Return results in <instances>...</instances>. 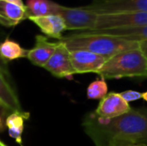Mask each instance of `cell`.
<instances>
[{
	"label": "cell",
	"mask_w": 147,
	"mask_h": 146,
	"mask_svg": "<svg viewBox=\"0 0 147 146\" xmlns=\"http://www.w3.org/2000/svg\"><path fill=\"white\" fill-rule=\"evenodd\" d=\"M83 127L96 146H147V118L136 108L114 119L88 114Z\"/></svg>",
	"instance_id": "cell-1"
},
{
	"label": "cell",
	"mask_w": 147,
	"mask_h": 146,
	"mask_svg": "<svg viewBox=\"0 0 147 146\" xmlns=\"http://www.w3.org/2000/svg\"><path fill=\"white\" fill-rule=\"evenodd\" d=\"M60 41L66 46L69 51L85 50L108 59L125 51L140 48L139 42L137 41L115 36L85 34L82 32L63 37Z\"/></svg>",
	"instance_id": "cell-2"
},
{
	"label": "cell",
	"mask_w": 147,
	"mask_h": 146,
	"mask_svg": "<svg viewBox=\"0 0 147 146\" xmlns=\"http://www.w3.org/2000/svg\"><path fill=\"white\" fill-rule=\"evenodd\" d=\"M97 74L104 79L147 77V58L140 48L125 51L109 59Z\"/></svg>",
	"instance_id": "cell-3"
},
{
	"label": "cell",
	"mask_w": 147,
	"mask_h": 146,
	"mask_svg": "<svg viewBox=\"0 0 147 146\" xmlns=\"http://www.w3.org/2000/svg\"><path fill=\"white\" fill-rule=\"evenodd\" d=\"M147 25V12H118L98 14L94 30Z\"/></svg>",
	"instance_id": "cell-4"
},
{
	"label": "cell",
	"mask_w": 147,
	"mask_h": 146,
	"mask_svg": "<svg viewBox=\"0 0 147 146\" xmlns=\"http://www.w3.org/2000/svg\"><path fill=\"white\" fill-rule=\"evenodd\" d=\"M59 15L63 17L66 30L90 31L96 28L98 14L84 7L70 8L62 6Z\"/></svg>",
	"instance_id": "cell-5"
},
{
	"label": "cell",
	"mask_w": 147,
	"mask_h": 146,
	"mask_svg": "<svg viewBox=\"0 0 147 146\" xmlns=\"http://www.w3.org/2000/svg\"><path fill=\"white\" fill-rule=\"evenodd\" d=\"M84 7L97 14L147 12V0H93Z\"/></svg>",
	"instance_id": "cell-6"
},
{
	"label": "cell",
	"mask_w": 147,
	"mask_h": 146,
	"mask_svg": "<svg viewBox=\"0 0 147 146\" xmlns=\"http://www.w3.org/2000/svg\"><path fill=\"white\" fill-rule=\"evenodd\" d=\"M70 57L76 74L98 73L109 59L106 57L85 50H71L70 51Z\"/></svg>",
	"instance_id": "cell-7"
},
{
	"label": "cell",
	"mask_w": 147,
	"mask_h": 146,
	"mask_svg": "<svg viewBox=\"0 0 147 146\" xmlns=\"http://www.w3.org/2000/svg\"><path fill=\"white\" fill-rule=\"evenodd\" d=\"M59 42L57 49L43 68L57 77H71L76 74V71L71 61L70 51L62 41Z\"/></svg>",
	"instance_id": "cell-8"
},
{
	"label": "cell",
	"mask_w": 147,
	"mask_h": 146,
	"mask_svg": "<svg viewBox=\"0 0 147 146\" xmlns=\"http://www.w3.org/2000/svg\"><path fill=\"white\" fill-rule=\"evenodd\" d=\"M85 34H102L122 38L125 40H134L139 42L140 49L147 58V25L130 28H119L102 30H90V31H81Z\"/></svg>",
	"instance_id": "cell-9"
},
{
	"label": "cell",
	"mask_w": 147,
	"mask_h": 146,
	"mask_svg": "<svg viewBox=\"0 0 147 146\" xmlns=\"http://www.w3.org/2000/svg\"><path fill=\"white\" fill-rule=\"evenodd\" d=\"M131 107L120 95L111 92L107 94L99 102L95 114L102 119H114L128 113Z\"/></svg>",
	"instance_id": "cell-10"
},
{
	"label": "cell",
	"mask_w": 147,
	"mask_h": 146,
	"mask_svg": "<svg viewBox=\"0 0 147 146\" xmlns=\"http://www.w3.org/2000/svg\"><path fill=\"white\" fill-rule=\"evenodd\" d=\"M59 42H50L47 37L40 34L35 36L34 46L28 50L27 58L34 65L44 67L54 53Z\"/></svg>",
	"instance_id": "cell-11"
},
{
	"label": "cell",
	"mask_w": 147,
	"mask_h": 146,
	"mask_svg": "<svg viewBox=\"0 0 147 146\" xmlns=\"http://www.w3.org/2000/svg\"><path fill=\"white\" fill-rule=\"evenodd\" d=\"M28 20L34 22L47 37L58 39L59 40L63 38L62 34L66 30L65 22L60 15L29 16Z\"/></svg>",
	"instance_id": "cell-12"
},
{
	"label": "cell",
	"mask_w": 147,
	"mask_h": 146,
	"mask_svg": "<svg viewBox=\"0 0 147 146\" xmlns=\"http://www.w3.org/2000/svg\"><path fill=\"white\" fill-rule=\"evenodd\" d=\"M29 13L25 5H18L0 0V24L10 28L28 19Z\"/></svg>",
	"instance_id": "cell-13"
},
{
	"label": "cell",
	"mask_w": 147,
	"mask_h": 146,
	"mask_svg": "<svg viewBox=\"0 0 147 146\" xmlns=\"http://www.w3.org/2000/svg\"><path fill=\"white\" fill-rule=\"evenodd\" d=\"M29 16H42L49 15H59L63 5L51 0H27Z\"/></svg>",
	"instance_id": "cell-14"
},
{
	"label": "cell",
	"mask_w": 147,
	"mask_h": 146,
	"mask_svg": "<svg viewBox=\"0 0 147 146\" xmlns=\"http://www.w3.org/2000/svg\"><path fill=\"white\" fill-rule=\"evenodd\" d=\"M5 74L0 71V101L13 113L22 112V108L18 97L7 82Z\"/></svg>",
	"instance_id": "cell-15"
},
{
	"label": "cell",
	"mask_w": 147,
	"mask_h": 146,
	"mask_svg": "<svg viewBox=\"0 0 147 146\" xmlns=\"http://www.w3.org/2000/svg\"><path fill=\"white\" fill-rule=\"evenodd\" d=\"M29 117L28 113L13 112L6 119V127L8 128L9 135L14 139L19 145L22 146V135L24 128V120Z\"/></svg>",
	"instance_id": "cell-16"
},
{
	"label": "cell",
	"mask_w": 147,
	"mask_h": 146,
	"mask_svg": "<svg viewBox=\"0 0 147 146\" xmlns=\"http://www.w3.org/2000/svg\"><path fill=\"white\" fill-rule=\"evenodd\" d=\"M28 52V50L12 40L6 39L0 43V57L7 63L14 59L27 58Z\"/></svg>",
	"instance_id": "cell-17"
},
{
	"label": "cell",
	"mask_w": 147,
	"mask_h": 146,
	"mask_svg": "<svg viewBox=\"0 0 147 146\" xmlns=\"http://www.w3.org/2000/svg\"><path fill=\"white\" fill-rule=\"evenodd\" d=\"M108 93V85L104 78L93 81L87 89V97L92 100H102Z\"/></svg>",
	"instance_id": "cell-18"
},
{
	"label": "cell",
	"mask_w": 147,
	"mask_h": 146,
	"mask_svg": "<svg viewBox=\"0 0 147 146\" xmlns=\"http://www.w3.org/2000/svg\"><path fill=\"white\" fill-rule=\"evenodd\" d=\"M9 112L11 111L0 101V133L3 132L6 127V119L9 115L8 114Z\"/></svg>",
	"instance_id": "cell-19"
},
{
	"label": "cell",
	"mask_w": 147,
	"mask_h": 146,
	"mask_svg": "<svg viewBox=\"0 0 147 146\" xmlns=\"http://www.w3.org/2000/svg\"><path fill=\"white\" fill-rule=\"evenodd\" d=\"M120 95L127 102H134V101L142 98V93L135 91V90H126V91L120 93Z\"/></svg>",
	"instance_id": "cell-20"
},
{
	"label": "cell",
	"mask_w": 147,
	"mask_h": 146,
	"mask_svg": "<svg viewBox=\"0 0 147 146\" xmlns=\"http://www.w3.org/2000/svg\"><path fill=\"white\" fill-rule=\"evenodd\" d=\"M0 71H3L6 76H9V68H8V63L4 61L0 57Z\"/></svg>",
	"instance_id": "cell-21"
},
{
	"label": "cell",
	"mask_w": 147,
	"mask_h": 146,
	"mask_svg": "<svg viewBox=\"0 0 147 146\" xmlns=\"http://www.w3.org/2000/svg\"><path fill=\"white\" fill-rule=\"evenodd\" d=\"M3 1H6L8 3H16V4H18V5H25L22 2V0H3Z\"/></svg>",
	"instance_id": "cell-22"
},
{
	"label": "cell",
	"mask_w": 147,
	"mask_h": 146,
	"mask_svg": "<svg viewBox=\"0 0 147 146\" xmlns=\"http://www.w3.org/2000/svg\"><path fill=\"white\" fill-rule=\"evenodd\" d=\"M139 110H140V112L143 114V115H145L146 117L147 118V108H139Z\"/></svg>",
	"instance_id": "cell-23"
},
{
	"label": "cell",
	"mask_w": 147,
	"mask_h": 146,
	"mask_svg": "<svg viewBox=\"0 0 147 146\" xmlns=\"http://www.w3.org/2000/svg\"><path fill=\"white\" fill-rule=\"evenodd\" d=\"M142 98H143L146 102H147V91L142 93Z\"/></svg>",
	"instance_id": "cell-24"
},
{
	"label": "cell",
	"mask_w": 147,
	"mask_h": 146,
	"mask_svg": "<svg viewBox=\"0 0 147 146\" xmlns=\"http://www.w3.org/2000/svg\"><path fill=\"white\" fill-rule=\"evenodd\" d=\"M0 146H6V145H5L3 142H1V141H0Z\"/></svg>",
	"instance_id": "cell-25"
},
{
	"label": "cell",
	"mask_w": 147,
	"mask_h": 146,
	"mask_svg": "<svg viewBox=\"0 0 147 146\" xmlns=\"http://www.w3.org/2000/svg\"><path fill=\"white\" fill-rule=\"evenodd\" d=\"M130 146H146V145H130Z\"/></svg>",
	"instance_id": "cell-26"
}]
</instances>
